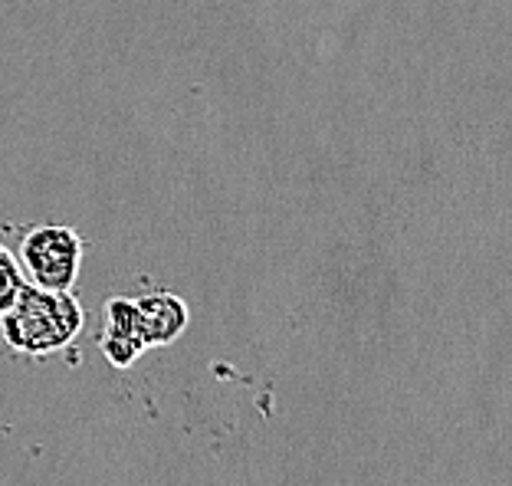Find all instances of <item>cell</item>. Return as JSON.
Listing matches in <instances>:
<instances>
[{
  "label": "cell",
  "mask_w": 512,
  "mask_h": 486,
  "mask_svg": "<svg viewBox=\"0 0 512 486\" xmlns=\"http://www.w3.org/2000/svg\"><path fill=\"white\" fill-rule=\"evenodd\" d=\"M86 257V240L66 224H43L23 234L17 260L30 286L73 293Z\"/></svg>",
  "instance_id": "obj_2"
},
{
  "label": "cell",
  "mask_w": 512,
  "mask_h": 486,
  "mask_svg": "<svg viewBox=\"0 0 512 486\" xmlns=\"http://www.w3.org/2000/svg\"><path fill=\"white\" fill-rule=\"evenodd\" d=\"M23 286H27V276L20 270L17 253L0 243V316L14 306V299L20 296Z\"/></svg>",
  "instance_id": "obj_5"
},
{
  "label": "cell",
  "mask_w": 512,
  "mask_h": 486,
  "mask_svg": "<svg viewBox=\"0 0 512 486\" xmlns=\"http://www.w3.org/2000/svg\"><path fill=\"white\" fill-rule=\"evenodd\" d=\"M138 319H142L148 349H165V345L178 342V335L188 329L191 309L178 293H145L135 299Z\"/></svg>",
  "instance_id": "obj_4"
},
{
  "label": "cell",
  "mask_w": 512,
  "mask_h": 486,
  "mask_svg": "<svg viewBox=\"0 0 512 486\" xmlns=\"http://www.w3.org/2000/svg\"><path fill=\"white\" fill-rule=\"evenodd\" d=\"M86 326V312L73 293H56V289L23 286L4 316L0 332L4 342L20 355L43 358L69 349Z\"/></svg>",
  "instance_id": "obj_1"
},
{
  "label": "cell",
  "mask_w": 512,
  "mask_h": 486,
  "mask_svg": "<svg viewBox=\"0 0 512 486\" xmlns=\"http://www.w3.org/2000/svg\"><path fill=\"white\" fill-rule=\"evenodd\" d=\"M102 355L109 358L115 368H132L138 358L148 352V339L138 319L135 299L115 296L106 303V326H102Z\"/></svg>",
  "instance_id": "obj_3"
}]
</instances>
